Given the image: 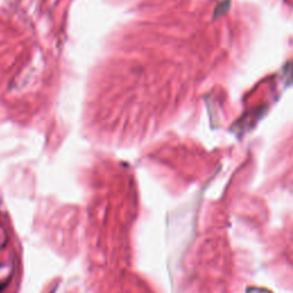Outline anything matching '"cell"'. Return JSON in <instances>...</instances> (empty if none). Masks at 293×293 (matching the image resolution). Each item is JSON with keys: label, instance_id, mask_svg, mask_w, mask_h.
Returning a JSON list of instances; mask_svg holds the SVG:
<instances>
[{"label": "cell", "instance_id": "6da1fadb", "mask_svg": "<svg viewBox=\"0 0 293 293\" xmlns=\"http://www.w3.org/2000/svg\"><path fill=\"white\" fill-rule=\"evenodd\" d=\"M4 289V285L3 284H0V291H2Z\"/></svg>", "mask_w": 293, "mask_h": 293}]
</instances>
